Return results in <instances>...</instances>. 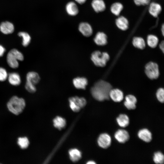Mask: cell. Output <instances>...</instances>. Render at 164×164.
Wrapping results in <instances>:
<instances>
[{"label":"cell","mask_w":164,"mask_h":164,"mask_svg":"<svg viewBox=\"0 0 164 164\" xmlns=\"http://www.w3.org/2000/svg\"><path fill=\"white\" fill-rule=\"evenodd\" d=\"M112 88L110 83L101 80L94 84L91 88V92L94 98L98 101H103L109 99V93Z\"/></svg>","instance_id":"1"},{"label":"cell","mask_w":164,"mask_h":164,"mask_svg":"<svg viewBox=\"0 0 164 164\" xmlns=\"http://www.w3.org/2000/svg\"><path fill=\"white\" fill-rule=\"evenodd\" d=\"M9 111L13 114L18 115L22 112L26 106L24 99L16 96H12L7 103Z\"/></svg>","instance_id":"2"},{"label":"cell","mask_w":164,"mask_h":164,"mask_svg":"<svg viewBox=\"0 0 164 164\" xmlns=\"http://www.w3.org/2000/svg\"><path fill=\"white\" fill-rule=\"evenodd\" d=\"M24 59V56L22 53L16 49H13L10 50L6 57V60L8 65L14 69L18 67V61H22Z\"/></svg>","instance_id":"3"},{"label":"cell","mask_w":164,"mask_h":164,"mask_svg":"<svg viewBox=\"0 0 164 164\" xmlns=\"http://www.w3.org/2000/svg\"><path fill=\"white\" fill-rule=\"evenodd\" d=\"M110 57L106 52H101L96 50L91 54V59L94 64L99 67H104L109 59Z\"/></svg>","instance_id":"4"},{"label":"cell","mask_w":164,"mask_h":164,"mask_svg":"<svg viewBox=\"0 0 164 164\" xmlns=\"http://www.w3.org/2000/svg\"><path fill=\"white\" fill-rule=\"evenodd\" d=\"M69 101L70 108L75 112L79 111L81 108L86 105L87 103L86 100L85 98L77 96L70 97Z\"/></svg>","instance_id":"5"},{"label":"cell","mask_w":164,"mask_h":164,"mask_svg":"<svg viewBox=\"0 0 164 164\" xmlns=\"http://www.w3.org/2000/svg\"><path fill=\"white\" fill-rule=\"evenodd\" d=\"M145 72L147 76L151 79H157L159 75V71L157 64L153 62H149L145 66Z\"/></svg>","instance_id":"6"},{"label":"cell","mask_w":164,"mask_h":164,"mask_svg":"<svg viewBox=\"0 0 164 164\" xmlns=\"http://www.w3.org/2000/svg\"><path fill=\"white\" fill-rule=\"evenodd\" d=\"M111 140V138L108 134L105 133H102L98 138L97 143L101 147L107 149L110 145Z\"/></svg>","instance_id":"7"},{"label":"cell","mask_w":164,"mask_h":164,"mask_svg":"<svg viewBox=\"0 0 164 164\" xmlns=\"http://www.w3.org/2000/svg\"><path fill=\"white\" fill-rule=\"evenodd\" d=\"M78 29L81 33L86 37L91 36L93 33V31L91 26L86 22H82L80 23Z\"/></svg>","instance_id":"8"},{"label":"cell","mask_w":164,"mask_h":164,"mask_svg":"<svg viewBox=\"0 0 164 164\" xmlns=\"http://www.w3.org/2000/svg\"><path fill=\"white\" fill-rule=\"evenodd\" d=\"M114 137L120 143H124L129 139V136L128 132L123 129L118 130L114 134Z\"/></svg>","instance_id":"9"},{"label":"cell","mask_w":164,"mask_h":164,"mask_svg":"<svg viewBox=\"0 0 164 164\" xmlns=\"http://www.w3.org/2000/svg\"><path fill=\"white\" fill-rule=\"evenodd\" d=\"M73 83L76 88L85 90L88 84V81L85 77H78L73 79Z\"/></svg>","instance_id":"10"},{"label":"cell","mask_w":164,"mask_h":164,"mask_svg":"<svg viewBox=\"0 0 164 164\" xmlns=\"http://www.w3.org/2000/svg\"><path fill=\"white\" fill-rule=\"evenodd\" d=\"M14 30L13 24L9 21L2 22L0 24V30L5 34H9L12 33Z\"/></svg>","instance_id":"11"},{"label":"cell","mask_w":164,"mask_h":164,"mask_svg":"<svg viewBox=\"0 0 164 164\" xmlns=\"http://www.w3.org/2000/svg\"><path fill=\"white\" fill-rule=\"evenodd\" d=\"M94 43L97 45L103 46L107 43V37L103 32H98L95 35L94 39Z\"/></svg>","instance_id":"12"},{"label":"cell","mask_w":164,"mask_h":164,"mask_svg":"<svg viewBox=\"0 0 164 164\" xmlns=\"http://www.w3.org/2000/svg\"><path fill=\"white\" fill-rule=\"evenodd\" d=\"M65 9L67 13L70 16H75L79 12L77 6L73 2H70L67 3Z\"/></svg>","instance_id":"13"},{"label":"cell","mask_w":164,"mask_h":164,"mask_svg":"<svg viewBox=\"0 0 164 164\" xmlns=\"http://www.w3.org/2000/svg\"><path fill=\"white\" fill-rule=\"evenodd\" d=\"M109 97L115 102H120L123 99V94L118 89H111L109 93Z\"/></svg>","instance_id":"14"},{"label":"cell","mask_w":164,"mask_h":164,"mask_svg":"<svg viewBox=\"0 0 164 164\" xmlns=\"http://www.w3.org/2000/svg\"><path fill=\"white\" fill-rule=\"evenodd\" d=\"M125 99L124 104L127 109L131 110L135 108L137 99L135 96L133 95H129L125 97Z\"/></svg>","instance_id":"15"},{"label":"cell","mask_w":164,"mask_h":164,"mask_svg":"<svg viewBox=\"0 0 164 164\" xmlns=\"http://www.w3.org/2000/svg\"><path fill=\"white\" fill-rule=\"evenodd\" d=\"M115 23L117 27L122 30L125 31L128 28V21L123 16H120L116 20Z\"/></svg>","instance_id":"16"},{"label":"cell","mask_w":164,"mask_h":164,"mask_svg":"<svg viewBox=\"0 0 164 164\" xmlns=\"http://www.w3.org/2000/svg\"><path fill=\"white\" fill-rule=\"evenodd\" d=\"M161 11L162 7L159 4L153 2L150 4L149 11V13L154 17H157Z\"/></svg>","instance_id":"17"},{"label":"cell","mask_w":164,"mask_h":164,"mask_svg":"<svg viewBox=\"0 0 164 164\" xmlns=\"http://www.w3.org/2000/svg\"><path fill=\"white\" fill-rule=\"evenodd\" d=\"M91 6L96 12H103L106 9V5L103 0H93L91 2Z\"/></svg>","instance_id":"18"},{"label":"cell","mask_w":164,"mask_h":164,"mask_svg":"<svg viewBox=\"0 0 164 164\" xmlns=\"http://www.w3.org/2000/svg\"><path fill=\"white\" fill-rule=\"evenodd\" d=\"M8 80L9 83L11 85L17 86L21 83V79L19 73L16 72H12L8 75Z\"/></svg>","instance_id":"19"},{"label":"cell","mask_w":164,"mask_h":164,"mask_svg":"<svg viewBox=\"0 0 164 164\" xmlns=\"http://www.w3.org/2000/svg\"><path fill=\"white\" fill-rule=\"evenodd\" d=\"M138 135L140 139L146 142H150L152 139V134L147 129L144 128L140 130Z\"/></svg>","instance_id":"20"},{"label":"cell","mask_w":164,"mask_h":164,"mask_svg":"<svg viewBox=\"0 0 164 164\" xmlns=\"http://www.w3.org/2000/svg\"><path fill=\"white\" fill-rule=\"evenodd\" d=\"M26 81L36 85L40 81V77L39 74L34 71L28 72L26 75Z\"/></svg>","instance_id":"21"},{"label":"cell","mask_w":164,"mask_h":164,"mask_svg":"<svg viewBox=\"0 0 164 164\" xmlns=\"http://www.w3.org/2000/svg\"><path fill=\"white\" fill-rule=\"evenodd\" d=\"M69 157L71 160L73 162H76L81 157V153L78 149H73L69 151Z\"/></svg>","instance_id":"22"},{"label":"cell","mask_w":164,"mask_h":164,"mask_svg":"<svg viewBox=\"0 0 164 164\" xmlns=\"http://www.w3.org/2000/svg\"><path fill=\"white\" fill-rule=\"evenodd\" d=\"M116 121L119 125L123 128L127 126L129 123V118L125 114H120L116 118Z\"/></svg>","instance_id":"23"},{"label":"cell","mask_w":164,"mask_h":164,"mask_svg":"<svg viewBox=\"0 0 164 164\" xmlns=\"http://www.w3.org/2000/svg\"><path fill=\"white\" fill-rule=\"evenodd\" d=\"M54 126L61 130L66 125V121L65 119L60 116H57L53 120Z\"/></svg>","instance_id":"24"},{"label":"cell","mask_w":164,"mask_h":164,"mask_svg":"<svg viewBox=\"0 0 164 164\" xmlns=\"http://www.w3.org/2000/svg\"><path fill=\"white\" fill-rule=\"evenodd\" d=\"M123 9V5L121 3L118 2L113 4L110 8L111 12L116 16L119 15Z\"/></svg>","instance_id":"25"},{"label":"cell","mask_w":164,"mask_h":164,"mask_svg":"<svg viewBox=\"0 0 164 164\" xmlns=\"http://www.w3.org/2000/svg\"><path fill=\"white\" fill-rule=\"evenodd\" d=\"M132 44L135 47L140 49H144L145 46L144 39L140 37H134L132 40Z\"/></svg>","instance_id":"26"},{"label":"cell","mask_w":164,"mask_h":164,"mask_svg":"<svg viewBox=\"0 0 164 164\" xmlns=\"http://www.w3.org/2000/svg\"><path fill=\"white\" fill-rule=\"evenodd\" d=\"M18 35L22 39V44L24 47L27 46L30 43L31 38L30 35L27 32H20L18 33Z\"/></svg>","instance_id":"27"},{"label":"cell","mask_w":164,"mask_h":164,"mask_svg":"<svg viewBox=\"0 0 164 164\" xmlns=\"http://www.w3.org/2000/svg\"><path fill=\"white\" fill-rule=\"evenodd\" d=\"M159 42L157 37L155 36L150 35L147 38V43L148 46L152 48L155 47Z\"/></svg>","instance_id":"28"},{"label":"cell","mask_w":164,"mask_h":164,"mask_svg":"<svg viewBox=\"0 0 164 164\" xmlns=\"http://www.w3.org/2000/svg\"><path fill=\"white\" fill-rule=\"evenodd\" d=\"M17 143L21 149H25L28 147L29 142L27 137H21L18 138Z\"/></svg>","instance_id":"29"},{"label":"cell","mask_w":164,"mask_h":164,"mask_svg":"<svg viewBox=\"0 0 164 164\" xmlns=\"http://www.w3.org/2000/svg\"><path fill=\"white\" fill-rule=\"evenodd\" d=\"M153 160L156 164L163 163L164 156L163 154L160 152H155L154 154Z\"/></svg>","instance_id":"30"},{"label":"cell","mask_w":164,"mask_h":164,"mask_svg":"<svg viewBox=\"0 0 164 164\" xmlns=\"http://www.w3.org/2000/svg\"><path fill=\"white\" fill-rule=\"evenodd\" d=\"M25 87L26 90L30 93H34L36 91L35 85L27 81L26 83Z\"/></svg>","instance_id":"31"},{"label":"cell","mask_w":164,"mask_h":164,"mask_svg":"<svg viewBox=\"0 0 164 164\" xmlns=\"http://www.w3.org/2000/svg\"><path fill=\"white\" fill-rule=\"evenodd\" d=\"M156 97L158 101L161 103L164 101V90L162 88L159 89L156 93Z\"/></svg>","instance_id":"32"},{"label":"cell","mask_w":164,"mask_h":164,"mask_svg":"<svg viewBox=\"0 0 164 164\" xmlns=\"http://www.w3.org/2000/svg\"><path fill=\"white\" fill-rule=\"evenodd\" d=\"M6 70L4 68L0 67V81H4L6 80L8 77Z\"/></svg>","instance_id":"33"},{"label":"cell","mask_w":164,"mask_h":164,"mask_svg":"<svg viewBox=\"0 0 164 164\" xmlns=\"http://www.w3.org/2000/svg\"><path fill=\"white\" fill-rule=\"evenodd\" d=\"M151 0H134L135 4L137 5H145L149 4Z\"/></svg>","instance_id":"34"},{"label":"cell","mask_w":164,"mask_h":164,"mask_svg":"<svg viewBox=\"0 0 164 164\" xmlns=\"http://www.w3.org/2000/svg\"><path fill=\"white\" fill-rule=\"evenodd\" d=\"M5 51V49L2 45H0V57L2 56Z\"/></svg>","instance_id":"35"},{"label":"cell","mask_w":164,"mask_h":164,"mask_svg":"<svg viewBox=\"0 0 164 164\" xmlns=\"http://www.w3.org/2000/svg\"><path fill=\"white\" fill-rule=\"evenodd\" d=\"M159 47L160 49L162 50V52L164 53V42L162 41L159 44Z\"/></svg>","instance_id":"36"},{"label":"cell","mask_w":164,"mask_h":164,"mask_svg":"<svg viewBox=\"0 0 164 164\" xmlns=\"http://www.w3.org/2000/svg\"><path fill=\"white\" fill-rule=\"evenodd\" d=\"M75 1L78 4H84L87 0H75Z\"/></svg>","instance_id":"37"},{"label":"cell","mask_w":164,"mask_h":164,"mask_svg":"<svg viewBox=\"0 0 164 164\" xmlns=\"http://www.w3.org/2000/svg\"><path fill=\"white\" fill-rule=\"evenodd\" d=\"M161 31L162 32V34L163 36H164V25L163 24L162 26V28H161Z\"/></svg>","instance_id":"38"},{"label":"cell","mask_w":164,"mask_h":164,"mask_svg":"<svg viewBox=\"0 0 164 164\" xmlns=\"http://www.w3.org/2000/svg\"><path fill=\"white\" fill-rule=\"evenodd\" d=\"M87 163V164H96V163L94 161H88Z\"/></svg>","instance_id":"39"}]
</instances>
